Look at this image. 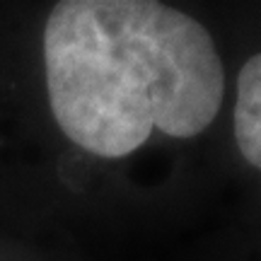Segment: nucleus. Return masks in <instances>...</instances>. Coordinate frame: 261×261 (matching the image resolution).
Returning a JSON list of instances; mask_svg holds the SVG:
<instances>
[{
    "instance_id": "nucleus-1",
    "label": "nucleus",
    "mask_w": 261,
    "mask_h": 261,
    "mask_svg": "<svg viewBox=\"0 0 261 261\" xmlns=\"http://www.w3.org/2000/svg\"><path fill=\"white\" fill-rule=\"evenodd\" d=\"M51 114L90 155L126 158L152 130L203 133L223 107L225 68L208 29L155 0H63L44 27Z\"/></svg>"
},
{
    "instance_id": "nucleus-2",
    "label": "nucleus",
    "mask_w": 261,
    "mask_h": 261,
    "mask_svg": "<svg viewBox=\"0 0 261 261\" xmlns=\"http://www.w3.org/2000/svg\"><path fill=\"white\" fill-rule=\"evenodd\" d=\"M234 140L242 158L261 169V54H254L237 75Z\"/></svg>"
}]
</instances>
